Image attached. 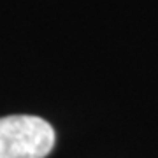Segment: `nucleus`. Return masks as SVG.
I'll use <instances>...</instances> for the list:
<instances>
[{
	"instance_id": "nucleus-1",
	"label": "nucleus",
	"mask_w": 158,
	"mask_h": 158,
	"mask_svg": "<svg viewBox=\"0 0 158 158\" xmlns=\"http://www.w3.org/2000/svg\"><path fill=\"white\" fill-rule=\"evenodd\" d=\"M55 146V130L32 114L0 118V158H46Z\"/></svg>"
}]
</instances>
